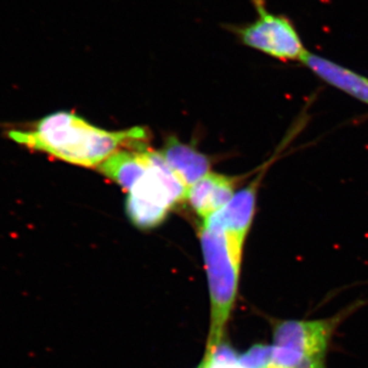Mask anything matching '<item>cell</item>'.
Wrapping results in <instances>:
<instances>
[{
    "instance_id": "2",
    "label": "cell",
    "mask_w": 368,
    "mask_h": 368,
    "mask_svg": "<svg viewBox=\"0 0 368 368\" xmlns=\"http://www.w3.org/2000/svg\"><path fill=\"white\" fill-rule=\"evenodd\" d=\"M360 304L329 318L276 320L273 342L258 345L240 357L248 368H327L326 356L331 338L342 320Z\"/></svg>"
},
{
    "instance_id": "9",
    "label": "cell",
    "mask_w": 368,
    "mask_h": 368,
    "mask_svg": "<svg viewBox=\"0 0 368 368\" xmlns=\"http://www.w3.org/2000/svg\"><path fill=\"white\" fill-rule=\"evenodd\" d=\"M145 147L136 151L118 150L97 166V169L126 190L133 188L147 172Z\"/></svg>"
},
{
    "instance_id": "6",
    "label": "cell",
    "mask_w": 368,
    "mask_h": 368,
    "mask_svg": "<svg viewBox=\"0 0 368 368\" xmlns=\"http://www.w3.org/2000/svg\"><path fill=\"white\" fill-rule=\"evenodd\" d=\"M237 177L208 173L187 189L186 199L203 220L224 208L235 194Z\"/></svg>"
},
{
    "instance_id": "4",
    "label": "cell",
    "mask_w": 368,
    "mask_h": 368,
    "mask_svg": "<svg viewBox=\"0 0 368 368\" xmlns=\"http://www.w3.org/2000/svg\"><path fill=\"white\" fill-rule=\"evenodd\" d=\"M257 18L246 24H227L224 28L243 45L281 61L301 63L308 50L287 16L267 9L265 0H252Z\"/></svg>"
},
{
    "instance_id": "1",
    "label": "cell",
    "mask_w": 368,
    "mask_h": 368,
    "mask_svg": "<svg viewBox=\"0 0 368 368\" xmlns=\"http://www.w3.org/2000/svg\"><path fill=\"white\" fill-rule=\"evenodd\" d=\"M8 136L19 144L86 167L98 166L122 146L140 150L146 139L140 127L106 131L68 112L50 114L31 129L12 130Z\"/></svg>"
},
{
    "instance_id": "8",
    "label": "cell",
    "mask_w": 368,
    "mask_h": 368,
    "mask_svg": "<svg viewBox=\"0 0 368 368\" xmlns=\"http://www.w3.org/2000/svg\"><path fill=\"white\" fill-rule=\"evenodd\" d=\"M160 153L187 189L210 173V163L207 156L175 137L166 141Z\"/></svg>"
},
{
    "instance_id": "5",
    "label": "cell",
    "mask_w": 368,
    "mask_h": 368,
    "mask_svg": "<svg viewBox=\"0 0 368 368\" xmlns=\"http://www.w3.org/2000/svg\"><path fill=\"white\" fill-rule=\"evenodd\" d=\"M264 172L261 171L252 182L235 192L225 207L205 220L214 222L229 234L246 240L254 220L258 189Z\"/></svg>"
},
{
    "instance_id": "7",
    "label": "cell",
    "mask_w": 368,
    "mask_h": 368,
    "mask_svg": "<svg viewBox=\"0 0 368 368\" xmlns=\"http://www.w3.org/2000/svg\"><path fill=\"white\" fill-rule=\"evenodd\" d=\"M301 64L324 82L368 105V78L310 51Z\"/></svg>"
},
{
    "instance_id": "10",
    "label": "cell",
    "mask_w": 368,
    "mask_h": 368,
    "mask_svg": "<svg viewBox=\"0 0 368 368\" xmlns=\"http://www.w3.org/2000/svg\"><path fill=\"white\" fill-rule=\"evenodd\" d=\"M198 368H248L242 363L240 357H234L232 353L227 352L223 355L219 354L218 350L210 361L201 363Z\"/></svg>"
},
{
    "instance_id": "3",
    "label": "cell",
    "mask_w": 368,
    "mask_h": 368,
    "mask_svg": "<svg viewBox=\"0 0 368 368\" xmlns=\"http://www.w3.org/2000/svg\"><path fill=\"white\" fill-rule=\"evenodd\" d=\"M246 240L229 234L214 222L204 220L201 244L209 281L212 324L203 361L220 348L225 324L235 302Z\"/></svg>"
}]
</instances>
